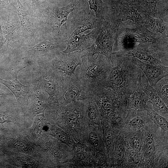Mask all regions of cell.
<instances>
[{
  "label": "cell",
  "mask_w": 168,
  "mask_h": 168,
  "mask_svg": "<svg viewBox=\"0 0 168 168\" xmlns=\"http://www.w3.org/2000/svg\"><path fill=\"white\" fill-rule=\"evenodd\" d=\"M111 68L105 88H108L127 101L140 78L141 70L123 51L112 52Z\"/></svg>",
  "instance_id": "cell-1"
},
{
  "label": "cell",
  "mask_w": 168,
  "mask_h": 168,
  "mask_svg": "<svg viewBox=\"0 0 168 168\" xmlns=\"http://www.w3.org/2000/svg\"><path fill=\"white\" fill-rule=\"evenodd\" d=\"M82 63L74 73L82 84L92 93L104 87L111 68L110 59L98 54L95 58L91 54L82 51Z\"/></svg>",
  "instance_id": "cell-2"
},
{
  "label": "cell",
  "mask_w": 168,
  "mask_h": 168,
  "mask_svg": "<svg viewBox=\"0 0 168 168\" xmlns=\"http://www.w3.org/2000/svg\"><path fill=\"white\" fill-rule=\"evenodd\" d=\"M167 38L149 31L143 26L131 22L120 23L115 34L114 46L117 51L132 49L137 43H149L161 47H168Z\"/></svg>",
  "instance_id": "cell-3"
},
{
  "label": "cell",
  "mask_w": 168,
  "mask_h": 168,
  "mask_svg": "<svg viewBox=\"0 0 168 168\" xmlns=\"http://www.w3.org/2000/svg\"><path fill=\"white\" fill-rule=\"evenodd\" d=\"M120 21L112 14L107 15L103 20L100 32L95 41L87 49L93 55L97 54L110 59L112 53L115 34Z\"/></svg>",
  "instance_id": "cell-4"
},
{
  "label": "cell",
  "mask_w": 168,
  "mask_h": 168,
  "mask_svg": "<svg viewBox=\"0 0 168 168\" xmlns=\"http://www.w3.org/2000/svg\"><path fill=\"white\" fill-rule=\"evenodd\" d=\"M37 72L40 81L41 88L47 95L48 105L59 104V89L64 76L63 72L54 68L49 62L38 63Z\"/></svg>",
  "instance_id": "cell-5"
},
{
  "label": "cell",
  "mask_w": 168,
  "mask_h": 168,
  "mask_svg": "<svg viewBox=\"0 0 168 168\" xmlns=\"http://www.w3.org/2000/svg\"><path fill=\"white\" fill-rule=\"evenodd\" d=\"M5 137L9 153H21L44 158L41 150L35 141L30 138L21 127L14 128Z\"/></svg>",
  "instance_id": "cell-6"
},
{
  "label": "cell",
  "mask_w": 168,
  "mask_h": 168,
  "mask_svg": "<svg viewBox=\"0 0 168 168\" xmlns=\"http://www.w3.org/2000/svg\"><path fill=\"white\" fill-rule=\"evenodd\" d=\"M93 97V95L82 84L74 73L64 76L59 89L58 100L59 104L64 105Z\"/></svg>",
  "instance_id": "cell-7"
},
{
  "label": "cell",
  "mask_w": 168,
  "mask_h": 168,
  "mask_svg": "<svg viewBox=\"0 0 168 168\" xmlns=\"http://www.w3.org/2000/svg\"><path fill=\"white\" fill-rule=\"evenodd\" d=\"M125 55L150 64L168 66V48L147 43L139 44L132 49L123 51Z\"/></svg>",
  "instance_id": "cell-8"
},
{
  "label": "cell",
  "mask_w": 168,
  "mask_h": 168,
  "mask_svg": "<svg viewBox=\"0 0 168 168\" xmlns=\"http://www.w3.org/2000/svg\"><path fill=\"white\" fill-rule=\"evenodd\" d=\"M81 11L74 13L65 23L67 39L71 35H77L88 30L102 26L103 20L97 18L95 14Z\"/></svg>",
  "instance_id": "cell-9"
},
{
  "label": "cell",
  "mask_w": 168,
  "mask_h": 168,
  "mask_svg": "<svg viewBox=\"0 0 168 168\" xmlns=\"http://www.w3.org/2000/svg\"><path fill=\"white\" fill-rule=\"evenodd\" d=\"M26 67L21 63L14 70L15 79L14 80H5L0 78V83L6 86L12 92L23 114H27L30 112L29 101L31 86L30 85H25L21 84L17 79L19 72Z\"/></svg>",
  "instance_id": "cell-10"
},
{
  "label": "cell",
  "mask_w": 168,
  "mask_h": 168,
  "mask_svg": "<svg viewBox=\"0 0 168 168\" xmlns=\"http://www.w3.org/2000/svg\"><path fill=\"white\" fill-rule=\"evenodd\" d=\"M82 0H72L66 6L54 7L48 9L46 12L47 22L53 30L59 34L63 25L65 26L68 16L72 12L79 10Z\"/></svg>",
  "instance_id": "cell-11"
},
{
  "label": "cell",
  "mask_w": 168,
  "mask_h": 168,
  "mask_svg": "<svg viewBox=\"0 0 168 168\" xmlns=\"http://www.w3.org/2000/svg\"><path fill=\"white\" fill-rule=\"evenodd\" d=\"M82 51H76L69 54L58 52L49 62L55 69L63 72L66 75L74 73L77 67L82 63Z\"/></svg>",
  "instance_id": "cell-12"
},
{
  "label": "cell",
  "mask_w": 168,
  "mask_h": 168,
  "mask_svg": "<svg viewBox=\"0 0 168 168\" xmlns=\"http://www.w3.org/2000/svg\"><path fill=\"white\" fill-rule=\"evenodd\" d=\"M101 26L92 30L87 34H79L69 36L66 39L67 46L62 52L69 54L76 51H82L90 47L96 39Z\"/></svg>",
  "instance_id": "cell-13"
},
{
  "label": "cell",
  "mask_w": 168,
  "mask_h": 168,
  "mask_svg": "<svg viewBox=\"0 0 168 168\" xmlns=\"http://www.w3.org/2000/svg\"><path fill=\"white\" fill-rule=\"evenodd\" d=\"M133 63L144 73L150 85L153 87L161 79L168 76V67L147 63L131 57Z\"/></svg>",
  "instance_id": "cell-14"
},
{
  "label": "cell",
  "mask_w": 168,
  "mask_h": 168,
  "mask_svg": "<svg viewBox=\"0 0 168 168\" xmlns=\"http://www.w3.org/2000/svg\"><path fill=\"white\" fill-rule=\"evenodd\" d=\"M30 86V98L32 100L31 113L34 117L37 115L44 113L48 105L47 100L41 91L40 81L37 72L33 74Z\"/></svg>",
  "instance_id": "cell-15"
},
{
  "label": "cell",
  "mask_w": 168,
  "mask_h": 168,
  "mask_svg": "<svg viewBox=\"0 0 168 168\" xmlns=\"http://www.w3.org/2000/svg\"><path fill=\"white\" fill-rule=\"evenodd\" d=\"M10 166L13 168H43L47 166L43 157L29 154L10 153Z\"/></svg>",
  "instance_id": "cell-16"
},
{
  "label": "cell",
  "mask_w": 168,
  "mask_h": 168,
  "mask_svg": "<svg viewBox=\"0 0 168 168\" xmlns=\"http://www.w3.org/2000/svg\"><path fill=\"white\" fill-rule=\"evenodd\" d=\"M141 83L142 90L147 96L148 101L152 105L153 110L159 114H167V106L154 89L150 85L147 77L142 71Z\"/></svg>",
  "instance_id": "cell-17"
},
{
  "label": "cell",
  "mask_w": 168,
  "mask_h": 168,
  "mask_svg": "<svg viewBox=\"0 0 168 168\" xmlns=\"http://www.w3.org/2000/svg\"><path fill=\"white\" fill-rule=\"evenodd\" d=\"M148 101L147 96L141 87L140 76L128 100L127 108L129 110H146L149 107L147 104Z\"/></svg>",
  "instance_id": "cell-18"
},
{
  "label": "cell",
  "mask_w": 168,
  "mask_h": 168,
  "mask_svg": "<svg viewBox=\"0 0 168 168\" xmlns=\"http://www.w3.org/2000/svg\"><path fill=\"white\" fill-rule=\"evenodd\" d=\"M18 8L16 13H17L21 26L22 33L24 36L31 37L34 35V27L29 12L20 2L16 0Z\"/></svg>",
  "instance_id": "cell-19"
},
{
  "label": "cell",
  "mask_w": 168,
  "mask_h": 168,
  "mask_svg": "<svg viewBox=\"0 0 168 168\" xmlns=\"http://www.w3.org/2000/svg\"><path fill=\"white\" fill-rule=\"evenodd\" d=\"M142 20L141 25L168 37V24L162 19L153 17L145 13H141Z\"/></svg>",
  "instance_id": "cell-20"
},
{
  "label": "cell",
  "mask_w": 168,
  "mask_h": 168,
  "mask_svg": "<svg viewBox=\"0 0 168 168\" xmlns=\"http://www.w3.org/2000/svg\"><path fill=\"white\" fill-rule=\"evenodd\" d=\"M119 10L118 14L119 19L121 21L128 20L141 25L142 17L141 13L129 4L125 3L121 4L119 6Z\"/></svg>",
  "instance_id": "cell-21"
},
{
  "label": "cell",
  "mask_w": 168,
  "mask_h": 168,
  "mask_svg": "<svg viewBox=\"0 0 168 168\" xmlns=\"http://www.w3.org/2000/svg\"><path fill=\"white\" fill-rule=\"evenodd\" d=\"M32 126L24 129L29 137L32 139L36 141L45 131L48 122L44 113L37 115L34 117Z\"/></svg>",
  "instance_id": "cell-22"
},
{
  "label": "cell",
  "mask_w": 168,
  "mask_h": 168,
  "mask_svg": "<svg viewBox=\"0 0 168 168\" xmlns=\"http://www.w3.org/2000/svg\"><path fill=\"white\" fill-rule=\"evenodd\" d=\"M134 1V5L137 7V10L141 13H147L153 17L162 19L157 5L158 0Z\"/></svg>",
  "instance_id": "cell-23"
},
{
  "label": "cell",
  "mask_w": 168,
  "mask_h": 168,
  "mask_svg": "<svg viewBox=\"0 0 168 168\" xmlns=\"http://www.w3.org/2000/svg\"><path fill=\"white\" fill-rule=\"evenodd\" d=\"M90 8L89 13L93 10L96 17L103 20L108 12L105 4L102 0H89Z\"/></svg>",
  "instance_id": "cell-24"
},
{
  "label": "cell",
  "mask_w": 168,
  "mask_h": 168,
  "mask_svg": "<svg viewBox=\"0 0 168 168\" xmlns=\"http://www.w3.org/2000/svg\"><path fill=\"white\" fill-rule=\"evenodd\" d=\"M153 87L168 107V76L162 78Z\"/></svg>",
  "instance_id": "cell-25"
},
{
  "label": "cell",
  "mask_w": 168,
  "mask_h": 168,
  "mask_svg": "<svg viewBox=\"0 0 168 168\" xmlns=\"http://www.w3.org/2000/svg\"><path fill=\"white\" fill-rule=\"evenodd\" d=\"M149 117L163 131L168 130V122L167 119L161 114L148 107L145 110Z\"/></svg>",
  "instance_id": "cell-26"
},
{
  "label": "cell",
  "mask_w": 168,
  "mask_h": 168,
  "mask_svg": "<svg viewBox=\"0 0 168 168\" xmlns=\"http://www.w3.org/2000/svg\"><path fill=\"white\" fill-rule=\"evenodd\" d=\"M20 119L19 114L16 111L10 113L0 111V124L3 128H4L3 124L5 123H12L21 127Z\"/></svg>",
  "instance_id": "cell-27"
},
{
  "label": "cell",
  "mask_w": 168,
  "mask_h": 168,
  "mask_svg": "<svg viewBox=\"0 0 168 168\" xmlns=\"http://www.w3.org/2000/svg\"><path fill=\"white\" fill-rule=\"evenodd\" d=\"M14 22L12 21L11 19L10 18L9 16L5 30V37L6 38V40H12V38L14 37L16 35L17 24H14Z\"/></svg>",
  "instance_id": "cell-28"
},
{
  "label": "cell",
  "mask_w": 168,
  "mask_h": 168,
  "mask_svg": "<svg viewBox=\"0 0 168 168\" xmlns=\"http://www.w3.org/2000/svg\"><path fill=\"white\" fill-rule=\"evenodd\" d=\"M26 3L28 10L34 11L40 10L43 7L46 0H22Z\"/></svg>",
  "instance_id": "cell-29"
},
{
  "label": "cell",
  "mask_w": 168,
  "mask_h": 168,
  "mask_svg": "<svg viewBox=\"0 0 168 168\" xmlns=\"http://www.w3.org/2000/svg\"><path fill=\"white\" fill-rule=\"evenodd\" d=\"M145 150L147 154L149 155L153 153L155 149L154 141L151 136L147 137L145 140Z\"/></svg>",
  "instance_id": "cell-30"
},
{
  "label": "cell",
  "mask_w": 168,
  "mask_h": 168,
  "mask_svg": "<svg viewBox=\"0 0 168 168\" xmlns=\"http://www.w3.org/2000/svg\"><path fill=\"white\" fill-rule=\"evenodd\" d=\"M0 8H4L16 13L17 9L11 0H0Z\"/></svg>",
  "instance_id": "cell-31"
},
{
  "label": "cell",
  "mask_w": 168,
  "mask_h": 168,
  "mask_svg": "<svg viewBox=\"0 0 168 168\" xmlns=\"http://www.w3.org/2000/svg\"><path fill=\"white\" fill-rule=\"evenodd\" d=\"M132 145L133 149L137 153H139L141 150L142 143L139 138L134 137L132 140Z\"/></svg>",
  "instance_id": "cell-32"
},
{
  "label": "cell",
  "mask_w": 168,
  "mask_h": 168,
  "mask_svg": "<svg viewBox=\"0 0 168 168\" xmlns=\"http://www.w3.org/2000/svg\"><path fill=\"white\" fill-rule=\"evenodd\" d=\"M143 121L139 117H137L133 118L129 121V124L133 127H139L143 125Z\"/></svg>",
  "instance_id": "cell-33"
},
{
  "label": "cell",
  "mask_w": 168,
  "mask_h": 168,
  "mask_svg": "<svg viewBox=\"0 0 168 168\" xmlns=\"http://www.w3.org/2000/svg\"><path fill=\"white\" fill-rule=\"evenodd\" d=\"M116 156L119 161L122 160L124 156V152L123 149L121 145H119L117 147L116 151Z\"/></svg>",
  "instance_id": "cell-34"
},
{
  "label": "cell",
  "mask_w": 168,
  "mask_h": 168,
  "mask_svg": "<svg viewBox=\"0 0 168 168\" xmlns=\"http://www.w3.org/2000/svg\"><path fill=\"white\" fill-rule=\"evenodd\" d=\"M89 137L92 143L94 145H96L98 142V138L95 133L91 132L90 133Z\"/></svg>",
  "instance_id": "cell-35"
},
{
  "label": "cell",
  "mask_w": 168,
  "mask_h": 168,
  "mask_svg": "<svg viewBox=\"0 0 168 168\" xmlns=\"http://www.w3.org/2000/svg\"><path fill=\"white\" fill-rule=\"evenodd\" d=\"M105 138L106 142L107 144H111L113 140V136L112 132L110 131L107 132L105 134Z\"/></svg>",
  "instance_id": "cell-36"
},
{
  "label": "cell",
  "mask_w": 168,
  "mask_h": 168,
  "mask_svg": "<svg viewBox=\"0 0 168 168\" xmlns=\"http://www.w3.org/2000/svg\"><path fill=\"white\" fill-rule=\"evenodd\" d=\"M130 156L132 157L134 160L137 161V153L133 149L130 150L129 152Z\"/></svg>",
  "instance_id": "cell-37"
},
{
  "label": "cell",
  "mask_w": 168,
  "mask_h": 168,
  "mask_svg": "<svg viewBox=\"0 0 168 168\" xmlns=\"http://www.w3.org/2000/svg\"><path fill=\"white\" fill-rule=\"evenodd\" d=\"M3 44V36L1 26H0V48L1 47Z\"/></svg>",
  "instance_id": "cell-38"
},
{
  "label": "cell",
  "mask_w": 168,
  "mask_h": 168,
  "mask_svg": "<svg viewBox=\"0 0 168 168\" xmlns=\"http://www.w3.org/2000/svg\"><path fill=\"white\" fill-rule=\"evenodd\" d=\"M7 95V93L6 92H5L4 91H3L0 90V96L2 95Z\"/></svg>",
  "instance_id": "cell-39"
},
{
  "label": "cell",
  "mask_w": 168,
  "mask_h": 168,
  "mask_svg": "<svg viewBox=\"0 0 168 168\" xmlns=\"http://www.w3.org/2000/svg\"></svg>",
  "instance_id": "cell-40"
}]
</instances>
